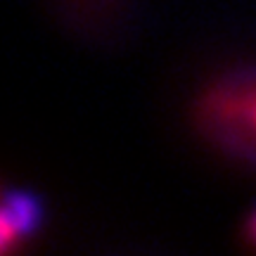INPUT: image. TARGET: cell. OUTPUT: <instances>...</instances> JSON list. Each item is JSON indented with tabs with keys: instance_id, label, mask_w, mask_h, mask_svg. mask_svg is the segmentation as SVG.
Masks as SVG:
<instances>
[{
	"instance_id": "6da1fadb",
	"label": "cell",
	"mask_w": 256,
	"mask_h": 256,
	"mask_svg": "<svg viewBox=\"0 0 256 256\" xmlns=\"http://www.w3.org/2000/svg\"><path fill=\"white\" fill-rule=\"evenodd\" d=\"M202 126L216 145L256 164V69L226 76L202 100Z\"/></svg>"
},
{
	"instance_id": "7a4b0ae2",
	"label": "cell",
	"mask_w": 256,
	"mask_h": 256,
	"mask_svg": "<svg viewBox=\"0 0 256 256\" xmlns=\"http://www.w3.org/2000/svg\"><path fill=\"white\" fill-rule=\"evenodd\" d=\"M19 242H24V235L19 232L17 223H14L8 204H5V194L0 192V254L12 252Z\"/></svg>"
},
{
	"instance_id": "3957f363",
	"label": "cell",
	"mask_w": 256,
	"mask_h": 256,
	"mask_svg": "<svg viewBox=\"0 0 256 256\" xmlns=\"http://www.w3.org/2000/svg\"><path fill=\"white\" fill-rule=\"evenodd\" d=\"M244 232H247V238H249V242L256 247V206H254V211L249 214V218H247V223H244Z\"/></svg>"
}]
</instances>
